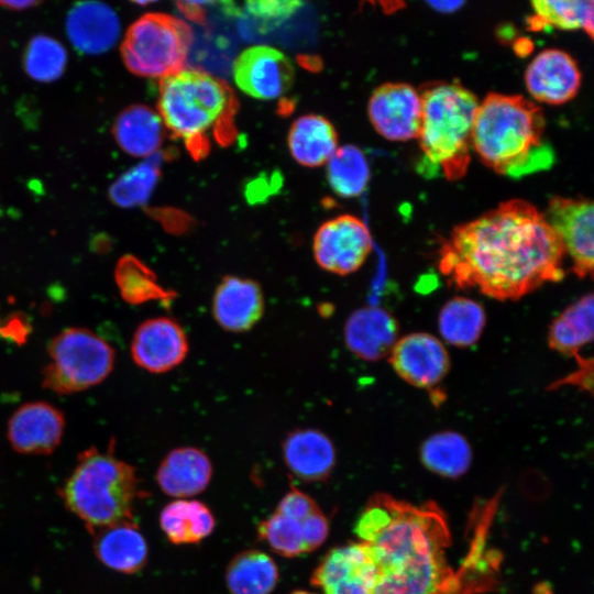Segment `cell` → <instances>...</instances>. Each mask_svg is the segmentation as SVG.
<instances>
[{"mask_svg": "<svg viewBox=\"0 0 594 594\" xmlns=\"http://www.w3.org/2000/svg\"><path fill=\"white\" fill-rule=\"evenodd\" d=\"M295 69L280 51L255 45L245 48L233 63L237 86L246 95L262 100H272L289 90Z\"/></svg>", "mask_w": 594, "mask_h": 594, "instance_id": "4fadbf2b", "label": "cell"}, {"mask_svg": "<svg viewBox=\"0 0 594 594\" xmlns=\"http://www.w3.org/2000/svg\"><path fill=\"white\" fill-rule=\"evenodd\" d=\"M535 15L530 20L532 29L554 26L563 30L583 29L593 36V1H553L538 0L531 2Z\"/></svg>", "mask_w": 594, "mask_h": 594, "instance_id": "836d02e7", "label": "cell"}, {"mask_svg": "<svg viewBox=\"0 0 594 594\" xmlns=\"http://www.w3.org/2000/svg\"><path fill=\"white\" fill-rule=\"evenodd\" d=\"M64 414L46 402H30L10 417L7 438L11 448L21 454H51L62 442Z\"/></svg>", "mask_w": 594, "mask_h": 594, "instance_id": "2e32d148", "label": "cell"}, {"mask_svg": "<svg viewBox=\"0 0 594 594\" xmlns=\"http://www.w3.org/2000/svg\"><path fill=\"white\" fill-rule=\"evenodd\" d=\"M578 370L573 372L568 377L563 378L560 382H556L552 384L551 388H554L557 386L563 385V384H572L576 387L582 388L583 391H588L591 394L593 393V360L592 359H584L581 355H578Z\"/></svg>", "mask_w": 594, "mask_h": 594, "instance_id": "ab89813d", "label": "cell"}, {"mask_svg": "<svg viewBox=\"0 0 594 594\" xmlns=\"http://www.w3.org/2000/svg\"><path fill=\"white\" fill-rule=\"evenodd\" d=\"M157 109L164 127L196 160L208 154L210 135L221 145L234 138L237 98L224 81L206 72L186 68L162 78Z\"/></svg>", "mask_w": 594, "mask_h": 594, "instance_id": "277c9868", "label": "cell"}, {"mask_svg": "<svg viewBox=\"0 0 594 594\" xmlns=\"http://www.w3.org/2000/svg\"><path fill=\"white\" fill-rule=\"evenodd\" d=\"M282 452L289 471L308 482L328 479L337 460L331 439L322 431L312 428L289 432L283 441Z\"/></svg>", "mask_w": 594, "mask_h": 594, "instance_id": "ffe728a7", "label": "cell"}, {"mask_svg": "<svg viewBox=\"0 0 594 594\" xmlns=\"http://www.w3.org/2000/svg\"><path fill=\"white\" fill-rule=\"evenodd\" d=\"M304 3L290 0H258L245 2V11L261 32L270 31L292 16Z\"/></svg>", "mask_w": 594, "mask_h": 594, "instance_id": "8d00e7d4", "label": "cell"}, {"mask_svg": "<svg viewBox=\"0 0 594 594\" xmlns=\"http://www.w3.org/2000/svg\"><path fill=\"white\" fill-rule=\"evenodd\" d=\"M543 216L572 260L580 277L592 276L594 264V208L585 198L553 197Z\"/></svg>", "mask_w": 594, "mask_h": 594, "instance_id": "8fae6325", "label": "cell"}, {"mask_svg": "<svg viewBox=\"0 0 594 594\" xmlns=\"http://www.w3.org/2000/svg\"><path fill=\"white\" fill-rule=\"evenodd\" d=\"M420 458L427 469L444 477H458L471 464L472 451L468 440L455 431L430 436L420 448Z\"/></svg>", "mask_w": 594, "mask_h": 594, "instance_id": "4dcf8cb0", "label": "cell"}, {"mask_svg": "<svg viewBox=\"0 0 594 594\" xmlns=\"http://www.w3.org/2000/svg\"><path fill=\"white\" fill-rule=\"evenodd\" d=\"M319 509L317 503L297 487H292L277 505L276 512L301 522L305 518Z\"/></svg>", "mask_w": 594, "mask_h": 594, "instance_id": "74e56055", "label": "cell"}, {"mask_svg": "<svg viewBox=\"0 0 594 594\" xmlns=\"http://www.w3.org/2000/svg\"><path fill=\"white\" fill-rule=\"evenodd\" d=\"M581 79L575 59L558 48L537 54L525 72V85L530 96L548 105H562L573 99Z\"/></svg>", "mask_w": 594, "mask_h": 594, "instance_id": "e0dca14e", "label": "cell"}, {"mask_svg": "<svg viewBox=\"0 0 594 594\" xmlns=\"http://www.w3.org/2000/svg\"><path fill=\"white\" fill-rule=\"evenodd\" d=\"M94 535L95 554L110 570L133 574L145 565L147 543L132 520L106 527Z\"/></svg>", "mask_w": 594, "mask_h": 594, "instance_id": "603a6c76", "label": "cell"}, {"mask_svg": "<svg viewBox=\"0 0 594 594\" xmlns=\"http://www.w3.org/2000/svg\"><path fill=\"white\" fill-rule=\"evenodd\" d=\"M287 144L295 161L307 167H317L328 163L337 151L338 135L328 119L307 114L293 122Z\"/></svg>", "mask_w": 594, "mask_h": 594, "instance_id": "d4e9b609", "label": "cell"}, {"mask_svg": "<svg viewBox=\"0 0 594 594\" xmlns=\"http://www.w3.org/2000/svg\"><path fill=\"white\" fill-rule=\"evenodd\" d=\"M372 251L366 224L352 215H341L323 222L314 237L316 263L326 272L349 275L356 272Z\"/></svg>", "mask_w": 594, "mask_h": 594, "instance_id": "9c48e42d", "label": "cell"}, {"mask_svg": "<svg viewBox=\"0 0 594 594\" xmlns=\"http://www.w3.org/2000/svg\"><path fill=\"white\" fill-rule=\"evenodd\" d=\"M378 568L375 594H453L459 580L449 565L451 535L435 503L414 505L375 494L355 524Z\"/></svg>", "mask_w": 594, "mask_h": 594, "instance_id": "7a4b0ae2", "label": "cell"}, {"mask_svg": "<svg viewBox=\"0 0 594 594\" xmlns=\"http://www.w3.org/2000/svg\"><path fill=\"white\" fill-rule=\"evenodd\" d=\"M278 579L275 561L255 549L238 553L226 569V585L231 594H271Z\"/></svg>", "mask_w": 594, "mask_h": 594, "instance_id": "83f0119b", "label": "cell"}, {"mask_svg": "<svg viewBox=\"0 0 594 594\" xmlns=\"http://www.w3.org/2000/svg\"><path fill=\"white\" fill-rule=\"evenodd\" d=\"M327 176L337 195L345 198L360 196L370 179V167L364 153L351 144L337 148L328 161Z\"/></svg>", "mask_w": 594, "mask_h": 594, "instance_id": "1f68e13d", "label": "cell"}, {"mask_svg": "<svg viewBox=\"0 0 594 594\" xmlns=\"http://www.w3.org/2000/svg\"><path fill=\"white\" fill-rule=\"evenodd\" d=\"M564 249L534 205L512 199L455 227L439 250L438 268L457 288L517 300L560 282Z\"/></svg>", "mask_w": 594, "mask_h": 594, "instance_id": "6da1fadb", "label": "cell"}, {"mask_svg": "<svg viewBox=\"0 0 594 594\" xmlns=\"http://www.w3.org/2000/svg\"><path fill=\"white\" fill-rule=\"evenodd\" d=\"M40 4L38 1H0V6L10 10H25Z\"/></svg>", "mask_w": 594, "mask_h": 594, "instance_id": "b9f144b4", "label": "cell"}, {"mask_svg": "<svg viewBox=\"0 0 594 594\" xmlns=\"http://www.w3.org/2000/svg\"><path fill=\"white\" fill-rule=\"evenodd\" d=\"M66 33L79 52L100 54L117 43L120 21L112 8L102 2H78L67 13Z\"/></svg>", "mask_w": 594, "mask_h": 594, "instance_id": "d6986e66", "label": "cell"}, {"mask_svg": "<svg viewBox=\"0 0 594 594\" xmlns=\"http://www.w3.org/2000/svg\"><path fill=\"white\" fill-rule=\"evenodd\" d=\"M114 280L121 297L131 305L148 301L169 304L176 293L163 287L156 274L134 255H123L114 268Z\"/></svg>", "mask_w": 594, "mask_h": 594, "instance_id": "f1b7e54d", "label": "cell"}, {"mask_svg": "<svg viewBox=\"0 0 594 594\" xmlns=\"http://www.w3.org/2000/svg\"><path fill=\"white\" fill-rule=\"evenodd\" d=\"M378 568L364 542H351L329 550L314 569L310 584L324 594H375Z\"/></svg>", "mask_w": 594, "mask_h": 594, "instance_id": "30bf717a", "label": "cell"}, {"mask_svg": "<svg viewBox=\"0 0 594 594\" xmlns=\"http://www.w3.org/2000/svg\"><path fill=\"white\" fill-rule=\"evenodd\" d=\"M265 300L261 286L251 278L223 276L212 297L216 322L229 332H246L263 317Z\"/></svg>", "mask_w": 594, "mask_h": 594, "instance_id": "ac0fdd59", "label": "cell"}, {"mask_svg": "<svg viewBox=\"0 0 594 594\" xmlns=\"http://www.w3.org/2000/svg\"><path fill=\"white\" fill-rule=\"evenodd\" d=\"M421 96L405 82H386L377 87L367 103L370 121L388 141L416 139L421 123Z\"/></svg>", "mask_w": 594, "mask_h": 594, "instance_id": "7c38bea8", "label": "cell"}, {"mask_svg": "<svg viewBox=\"0 0 594 594\" xmlns=\"http://www.w3.org/2000/svg\"><path fill=\"white\" fill-rule=\"evenodd\" d=\"M257 536L282 557L295 558L307 553L300 522L276 510L260 522Z\"/></svg>", "mask_w": 594, "mask_h": 594, "instance_id": "d590c367", "label": "cell"}, {"mask_svg": "<svg viewBox=\"0 0 594 594\" xmlns=\"http://www.w3.org/2000/svg\"><path fill=\"white\" fill-rule=\"evenodd\" d=\"M161 528L174 544H191L207 538L216 520L207 505L199 501L176 499L160 514Z\"/></svg>", "mask_w": 594, "mask_h": 594, "instance_id": "484cf974", "label": "cell"}, {"mask_svg": "<svg viewBox=\"0 0 594 594\" xmlns=\"http://www.w3.org/2000/svg\"><path fill=\"white\" fill-rule=\"evenodd\" d=\"M593 295L590 293L564 309L549 326V346L576 358L594 334Z\"/></svg>", "mask_w": 594, "mask_h": 594, "instance_id": "4316f807", "label": "cell"}, {"mask_svg": "<svg viewBox=\"0 0 594 594\" xmlns=\"http://www.w3.org/2000/svg\"><path fill=\"white\" fill-rule=\"evenodd\" d=\"M164 157V153H155L121 175L109 189L111 201L122 208L145 204L158 182Z\"/></svg>", "mask_w": 594, "mask_h": 594, "instance_id": "d6a6232c", "label": "cell"}, {"mask_svg": "<svg viewBox=\"0 0 594 594\" xmlns=\"http://www.w3.org/2000/svg\"><path fill=\"white\" fill-rule=\"evenodd\" d=\"M188 354V339L173 318L156 317L143 321L131 341L134 363L151 373H165L179 365Z\"/></svg>", "mask_w": 594, "mask_h": 594, "instance_id": "9a60e30c", "label": "cell"}, {"mask_svg": "<svg viewBox=\"0 0 594 594\" xmlns=\"http://www.w3.org/2000/svg\"><path fill=\"white\" fill-rule=\"evenodd\" d=\"M191 42V29L184 20L150 12L128 29L121 56L131 73L162 79L184 69Z\"/></svg>", "mask_w": 594, "mask_h": 594, "instance_id": "52a82bcc", "label": "cell"}, {"mask_svg": "<svg viewBox=\"0 0 594 594\" xmlns=\"http://www.w3.org/2000/svg\"><path fill=\"white\" fill-rule=\"evenodd\" d=\"M421 96L418 142L425 169L449 180L463 177L470 164L476 96L457 82L428 86Z\"/></svg>", "mask_w": 594, "mask_h": 594, "instance_id": "8992f818", "label": "cell"}, {"mask_svg": "<svg viewBox=\"0 0 594 594\" xmlns=\"http://www.w3.org/2000/svg\"><path fill=\"white\" fill-rule=\"evenodd\" d=\"M486 322L485 311L477 301L454 297L444 304L438 317L440 334L446 342L466 348L476 343Z\"/></svg>", "mask_w": 594, "mask_h": 594, "instance_id": "f546056e", "label": "cell"}, {"mask_svg": "<svg viewBox=\"0 0 594 594\" xmlns=\"http://www.w3.org/2000/svg\"><path fill=\"white\" fill-rule=\"evenodd\" d=\"M388 361L400 378L424 389L438 386L450 370V358L442 342L425 332L397 340Z\"/></svg>", "mask_w": 594, "mask_h": 594, "instance_id": "5bb4252c", "label": "cell"}, {"mask_svg": "<svg viewBox=\"0 0 594 594\" xmlns=\"http://www.w3.org/2000/svg\"><path fill=\"white\" fill-rule=\"evenodd\" d=\"M208 2L201 1H178L176 6L178 10L189 20L198 23H206V7Z\"/></svg>", "mask_w": 594, "mask_h": 594, "instance_id": "60d3db41", "label": "cell"}, {"mask_svg": "<svg viewBox=\"0 0 594 594\" xmlns=\"http://www.w3.org/2000/svg\"><path fill=\"white\" fill-rule=\"evenodd\" d=\"M300 525L307 553L318 549L328 538V519L320 508L305 518Z\"/></svg>", "mask_w": 594, "mask_h": 594, "instance_id": "f35d334b", "label": "cell"}, {"mask_svg": "<svg viewBox=\"0 0 594 594\" xmlns=\"http://www.w3.org/2000/svg\"><path fill=\"white\" fill-rule=\"evenodd\" d=\"M472 148L486 166L510 177L548 169L554 162L542 110L518 95L491 92L479 103Z\"/></svg>", "mask_w": 594, "mask_h": 594, "instance_id": "3957f363", "label": "cell"}, {"mask_svg": "<svg viewBox=\"0 0 594 594\" xmlns=\"http://www.w3.org/2000/svg\"><path fill=\"white\" fill-rule=\"evenodd\" d=\"M112 133L125 153L136 157H150L163 143L165 127L160 114L153 109L134 105L120 112Z\"/></svg>", "mask_w": 594, "mask_h": 594, "instance_id": "cb8c5ba5", "label": "cell"}, {"mask_svg": "<svg viewBox=\"0 0 594 594\" xmlns=\"http://www.w3.org/2000/svg\"><path fill=\"white\" fill-rule=\"evenodd\" d=\"M212 477L208 455L194 447L169 451L156 471L158 487L168 496L183 499L204 492Z\"/></svg>", "mask_w": 594, "mask_h": 594, "instance_id": "44dd1931", "label": "cell"}, {"mask_svg": "<svg viewBox=\"0 0 594 594\" xmlns=\"http://www.w3.org/2000/svg\"><path fill=\"white\" fill-rule=\"evenodd\" d=\"M134 466L118 459L112 446L84 450L58 494L65 507L79 518L91 535L106 527L132 520L139 496Z\"/></svg>", "mask_w": 594, "mask_h": 594, "instance_id": "5b68a950", "label": "cell"}, {"mask_svg": "<svg viewBox=\"0 0 594 594\" xmlns=\"http://www.w3.org/2000/svg\"><path fill=\"white\" fill-rule=\"evenodd\" d=\"M289 594H317V593L308 592V591H304V590H296V591H293Z\"/></svg>", "mask_w": 594, "mask_h": 594, "instance_id": "7bdbcfd3", "label": "cell"}, {"mask_svg": "<svg viewBox=\"0 0 594 594\" xmlns=\"http://www.w3.org/2000/svg\"><path fill=\"white\" fill-rule=\"evenodd\" d=\"M51 362L43 369V386L67 395L102 383L116 362L113 348L87 328H67L47 345Z\"/></svg>", "mask_w": 594, "mask_h": 594, "instance_id": "ba28073f", "label": "cell"}, {"mask_svg": "<svg viewBox=\"0 0 594 594\" xmlns=\"http://www.w3.org/2000/svg\"><path fill=\"white\" fill-rule=\"evenodd\" d=\"M398 327L394 317L377 307L355 310L344 326L348 349L365 361H377L389 353L397 341Z\"/></svg>", "mask_w": 594, "mask_h": 594, "instance_id": "7402d4cb", "label": "cell"}, {"mask_svg": "<svg viewBox=\"0 0 594 594\" xmlns=\"http://www.w3.org/2000/svg\"><path fill=\"white\" fill-rule=\"evenodd\" d=\"M67 64L65 47L47 35H36L29 42L24 55L23 67L34 80L50 82L58 79Z\"/></svg>", "mask_w": 594, "mask_h": 594, "instance_id": "e575fe53", "label": "cell"}]
</instances>
